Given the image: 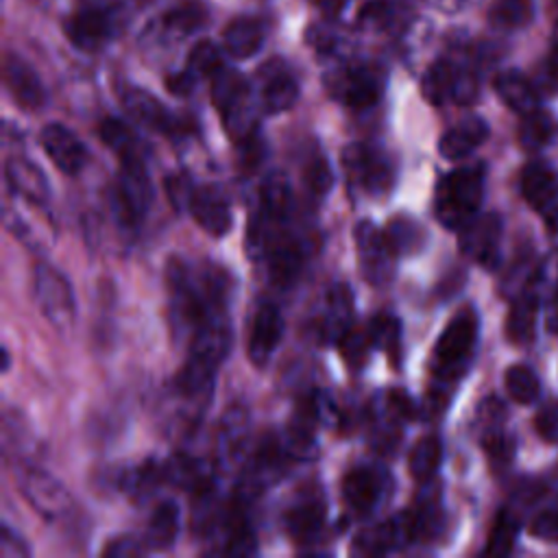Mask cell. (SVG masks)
Instances as JSON below:
<instances>
[{"instance_id":"3957f363","label":"cell","mask_w":558,"mask_h":558,"mask_svg":"<svg viewBox=\"0 0 558 558\" xmlns=\"http://www.w3.org/2000/svg\"><path fill=\"white\" fill-rule=\"evenodd\" d=\"M477 314L473 307L460 310L442 329L440 338L434 344L432 373L438 381V388L456 384L469 368L475 344H477Z\"/></svg>"},{"instance_id":"e575fe53","label":"cell","mask_w":558,"mask_h":558,"mask_svg":"<svg viewBox=\"0 0 558 558\" xmlns=\"http://www.w3.org/2000/svg\"><path fill=\"white\" fill-rule=\"evenodd\" d=\"M456 78H458V65H453L449 61L432 63L421 81L425 100H429L432 105H445V102L453 100Z\"/></svg>"},{"instance_id":"f35d334b","label":"cell","mask_w":558,"mask_h":558,"mask_svg":"<svg viewBox=\"0 0 558 558\" xmlns=\"http://www.w3.org/2000/svg\"><path fill=\"white\" fill-rule=\"evenodd\" d=\"M532 17H534L532 0H495L488 11L490 24L501 31L523 28L532 22Z\"/></svg>"},{"instance_id":"bcb514c9","label":"cell","mask_w":558,"mask_h":558,"mask_svg":"<svg viewBox=\"0 0 558 558\" xmlns=\"http://www.w3.org/2000/svg\"><path fill=\"white\" fill-rule=\"evenodd\" d=\"M185 70H190L196 78L214 76L218 70H222V54H220L218 46L207 39L198 41L187 54Z\"/></svg>"},{"instance_id":"e0dca14e","label":"cell","mask_w":558,"mask_h":558,"mask_svg":"<svg viewBox=\"0 0 558 558\" xmlns=\"http://www.w3.org/2000/svg\"><path fill=\"white\" fill-rule=\"evenodd\" d=\"M412 527L408 512L395 514L373 527L362 530L353 541V554L362 556H381L395 549H401L403 545L412 543Z\"/></svg>"},{"instance_id":"8fae6325","label":"cell","mask_w":558,"mask_h":558,"mask_svg":"<svg viewBox=\"0 0 558 558\" xmlns=\"http://www.w3.org/2000/svg\"><path fill=\"white\" fill-rule=\"evenodd\" d=\"M327 501L316 486L303 488L283 514V523L294 543H316L325 527Z\"/></svg>"},{"instance_id":"681fc988","label":"cell","mask_w":558,"mask_h":558,"mask_svg":"<svg viewBox=\"0 0 558 558\" xmlns=\"http://www.w3.org/2000/svg\"><path fill=\"white\" fill-rule=\"evenodd\" d=\"M194 183L187 174L183 172H177V174H170L166 177V194H168V201L170 205L177 209V211H185L190 209V201H192V194H194Z\"/></svg>"},{"instance_id":"680465c9","label":"cell","mask_w":558,"mask_h":558,"mask_svg":"<svg viewBox=\"0 0 558 558\" xmlns=\"http://www.w3.org/2000/svg\"><path fill=\"white\" fill-rule=\"evenodd\" d=\"M312 2H316L327 15H338L347 0H312Z\"/></svg>"},{"instance_id":"f5cc1de1","label":"cell","mask_w":558,"mask_h":558,"mask_svg":"<svg viewBox=\"0 0 558 558\" xmlns=\"http://www.w3.org/2000/svg\"><path fill=\"white\" fill-rule=\"evenodd\" d=\"M480 83L477 76L469 68H458V78H456V89H453V102L458 105H471L477 96Z\"/></svg>"},{"instance_id":"9f6ffc18","label":"cell","mask_w":558,"mask_h":558,"mask_svg":"<svg viewBox=\"0 0 558 558\" xmlns=\"http://www.w3.org/2000/svg\"><path fill=\"white\" fill-rule=\"evenodd\" d=\"M28 554H31V549L26 547V543L9 525H2L0 558H26Z\"/></svg>"},{"instance_id":"5b68a950","label":"cell","mask_w":558,"mask_h":558,"mask_svg":"<svg viewBox=\"0 0 558 558\" xmlns=\"http://www.w3.org/2000/svg\"><path fill=\"white\" fill-rule=\"evenodd\" d=\"M153 201L144 157L120 161V177L111 190V211L122 229H137Z\"/></svg>"},{"instance_id":"d4e9b609","label":"cell","mask_w":558,"mask_h":558,"mask_svg":"<svg viewBox=\"0 0 558 558\" xmlns=\"http://www.w3.org/2000/svg\"><path fill=\"white\" fill-rule=\"evenodd\" d=\"M259 76H262L259 102L266 113H283L296 102L299 83L281 63L266 65L259 72Z\"/></svg>"},{"instance_id":"4316f807","label":"cell","mask_w":558,"mask_h":558,"mask_svg":"<svg viewBox=\"0 0 558 558\" xmlns=\"http://www.w3.org/2000/svg\"><path fill=\"white\" fill-rule=\"evenodd\" d=\"M336 92L353 109L373 107L381 96V78L375 70L366 65L349 68L336 83Z\"/></svg>"},{"instance_id":"8d00e7d4","label":"cell","mask_w":558,"mask_h":558,"mask_svg":"<svg viewBox=\"0 0 558 558\" xmlns=\"http://www.w3.org/2000/svg\"><path fill=\"white\" fill-rule=\"evenodd\" d=\"M440 460H442V442L438 436L429 434L421 438L410 451V458H408L410 475L416 482H429L436 475Z\"/></svg>"},{"instance_id":"d6a6232c","label":"cell","mask_w":558,"mask_h":558,"mask_svg":"<svg viewBox=\"0 0 558 558\" xmlns=\"http://www.w3.org/2000/svg\"><path fill=\"white\" fill-rule=\"evenodd\" d=\"M179 534V506L170 499L161 501L148 523H146V532H144V543L148 549H168Z\"/></svg>"},{"instance_id":"7bdbcfd3","label":"cell","mask_w":558,"mask_h":558,"mask_svg":"<svg viewBox=\"0 0 558 558\" xmlns=\"http://www.w3.org/2000/svg\"><path fill=\"white\" fill-rule=\"evenodd\" d=\"M338 347H340V353H342L344 362H347L351 368H360V366L366 362L368 351L375 349L366 325H364V327L351 325V327L344 331V336L338 340Z\"/></svg>"},{"instance_id":"11a10c76","label":"cell","mask_w":558,"mask_h":558,"mask_svg":"<svg viewBox=\"0 0 558 558\" xmlns=\"http://www.w3.org/2000/svg\"><path fill=\"white\" fill-rule=\"evenodd\" d=\"M146 549H148V547H146L144 541H137L135 536L124 534V536L113 538V541L102 549V554H105V556H111V558H124V556H140V554H144Z\"/></svg>"},{"instance_id":"f1b7e54d","label":"cell","mask_w":558,"mask_h":558,"mask_svg":"<svg viewBox=\"0 0 558 558\" xmlns=\"http://www.w3.org/2000/svg\"><path fill=\"white\" fill-rule=\"evenodd\" d=\"M246 436H248V412L244 405L235 403L225 412L218 429L216 445H218V458L222 464H231L233 460L240 458Z\"/></svg>"},{"instance_id":"30bf717a","label":"cell","mask_w":558,"mask_h":558,"mask_svg":"<svg viewBox=\"0 0 558 558\" xmlns=\"http://www.w3.org/2000/svg\"><path fill=\"white\" fill-rule=\"evenodd\" d=\"M20 490L28 506L48 521H54L70 510V493L65 486L41 469L22 471Z\"/></svg>"},{"instance_id":"816d5d0a","label":"cell","mask_w":558,"mask_h":558,"mask_svg":"<svg viewBox=\"0 0 558 558\" xmlns=\"http://www.w3.org/2000/svg\"><path fill=\"white\" fill-rule=\"evenodd\" d=\"M530 534L534 538H541L547 543H558V508L541 510L530 521Z\"/></svg>"},{"instance_id":"9c48e42d","label":"cell","mask_w":558,"mask_h":558,"mask_svg":"<svg viewBox=\"0 0 558 558\" xmlns=\"http://www.w3.org/2000/svg\"><path fill=\"white\" fill-rule=\"evenodd\" d=\"M390 490V477L384 469L362 464L347 471L342 480V501L355 517L371 514L386 493Z\"/></svg>"},{"instance_id":"91938a15","label":"cell","mask_w":558,"mask_h":558,"mask_svg":"<svg viewBox=\"0 0 558 558\" xmlns=\"http://www.w3.org/2000/svg\"><path fill=\"white\" fill-rule=\"evenodd\" d=\"M547 325L551 331L558 333V292L554 294L551 303H549V314H547Z\"/></svg>"},{"instance_id":"c3c4849f","label":"cell","mask_w":558,"mask_h":558,"mask_svg":"<svg viewBox=\"0 0 558 558\" xmlns=\"http://www.w3.org/2000/svg\"><path fill=\"white\" fill-rule=\"evenodd\" d=\"M303 181L307 185V192L314 196H325L329 187L333 185V174L323 155H312L303 168Z\"/></svg>"},{"instance_id":"ee69618b","label":"cell","mask_w":558,"mask_h":558,"mask_svg":"<svg viewBox=\"0 0 558 558\" xmlns=\"http://www.w3.org/2000/svg\"><path fill=\"white\" fill-rule=\"evenodd\" d=\"M207 20V9L201 0H183L166 15V24L177 33H194Z\"/></svg>"},{"instance_id":"ba28073f","label":"cell","mask_w":558,"mask_h":558,"mask_svg":"<svg viewBox=\"0 0 558 558\" xmlns=\"http://www.w3.org/2000/svg\"><path fill=\"white\" fill-rule=\"evenodd\" d=\"M355 253H357V266L362 277L373 286H384L392 279L395 272V257L388 238L384 231H379L373 222L362 220L355 227Z\"/></svg>"},{"instance_id":"7a4b0ae2","label":"cell","mask_w":558,"mask_h":558,"mask_svg":"<svg viewBox=\"0 0 558 558\" xmlns=\"http://www.w3.org/2000/svg\"><path fill=\"white\" fill-rule=\"evenodd\" d=\"M484 181L486 170L482 163L456 168L438 181L434 214L445 229L460 231L480 214L484 201Z\"/></svg>"},{"instance_id":"4fadbf2b","label":"cell","mask_w":558,"mask_h":558,"mask_svg":"<svg viewBox=\"0 0 558 558\" xmlns=\"http://www.w3.org/2000/svg\"><path fill=\"white\" fill-rule=\"evenodd\" d=\"M288 460H290V453H288L283 440H279L275 436H266L257 445V449L251 456V462L244 471V477H242L244 499L266 490L272 482H277L283 475Z\"/></svg>"},{"instance_id":"ac0fdd59","label":"cell","mask_w":558,"mask_h":558,"mask_svg":"<svg viewBox=\"0 0 558 558\" xmlns=\"http://www.w3.org/2000/svg\"><path fill=\"white\" fill-rule=\"evenodd\" d=\"M283 318L275 303H262L253 316L248 333V360L255 366H266L281 340Z\"/></svg>"},{"instance_id":"7dc6e473","label":"cell","mask_w":558,"mask_h":558,"mask_svg":"<svg viewBox=\"0 0 558 558\" xmlns=\"http://www.w3.org/2000/svg\"><path fill=\"white\" fill-rule=\"evenodd\" d=\"M168 480L166 477V464H157L153 460L140 464L137 469H133L129 475H126V490H131L135 497L144 499L146 495H150L159 482Z\"/></svg>"},{"instance_id":"836d02e7","label":"cell","mask_w":558,"mask_h":558,"mask_svg":"<svg viewBox=\"0 0 558 558\" xmlns=\"http://www.w3.org/2000/svg\"><path fill=\"white\" fill-rule=\"evenodd\" d=\"M410 517V527H412V538L414 541H425L434 538L438 527L442 525V508H440V497L436 490H423L414 504V508L408 512Z\"/></svg>"},{"instance_id":"ab89813d","label":"cell","mask_w":558,"mask_h":558,"mask_svg":"<svg viewBox=\"0 0 558 558\" xmlns=\"http://www.w3.org/2000/svg\"><path fill=\"white\" fill-rule=\"evenodd\" d=\"M517 532H519L517 517L508 508L499 510V514L495 517L493 530L488 534V543L484 547V554L486 556H508L514 547Z\"/></svg>"},{"instance_id":"b9f144b4","label":"cell","mask_w":558,"mask_h":558,"mask_svg":"<svg viewBox=\"0 0 558 558\" xmlns=\"http://www.w3.org/2000/svg\"><path fill=\"white\" fill-rule=\"evenodd\" d=\"M506 390L508 395L517 401V403H532L536 401L538 392H541V386H538V377L536 373L525 366V364H512L508 371H506Z\"/></svg>"},{"instance_id":"f6af8a7d","label":"cell","mask_w":558,"mask_h":558,"mask_svg":"<svg viewBox=\"0 0 558 558\" xmlns=\"http://www.w3.org/2000/svg\"><path fill=\"white\" fill-rule=\"evenodd\" d=\"M368 333L373 340L375 349H381L390 353L392 357L399 351V340H401V323L392 314H379L375 316L368 325Z\"/></svg>"},{"instance_id":"94428289","label":"cell","mask_w":558,"mask_h":558,"mask_svg":"<svg viewBox=\"0 0 558 558\" xmlns=\"http://www.w3.org/2000/svg\"><path fill=\"white\" fill-rule=\"evenodd\" d=\"M9 364H11V360H9V349L2 347V371H4V373L9 371Z\"/></svg>"},{"instance_id":"f546056e","label":"cell","mask_w":558,"mask_h":558,"mask_svg":"<svg viewBox=\"0 0 558 558\" xmlns=\"http://www.w3.org/2000/svg\"><path fill=\"white\" fill-rule=\"evenodd\" d=\"M495 92L514 113H532L538 109L536 87L517 70H504L495 76Z\"/></svg>"},{"instance_id":"7c38bea8","label":"cell","mask_w":558,"mask_h":558,"mask_svg":"<svg viewBox=\"0 0 558 558\" xmlns=\"http://www.w3.org/2000/svg\"><path fill=\"white\" fill-rule=\"evenodd\" d=\"M229 347H231V327H229L227 312H216L203 318L192 329V344H190L187 360L209 371H216L218 364L227 357Z\"/></svg>"},{"instance_id":"277c9868","label":"cell","mask_w":558,"mask_h":558,"mask_svg":"<svg viewBox=\"0 0 558 558\" xmlns=\"http://www.w3.org/2000/svg\"><path fill=\"white\" fill-rule=\"evenodd\" d=\"M211 98L225 122L227 133L240 144L257 135L255 109L251 102V87L235 70H218L211 76Z\"/></svg>"},{"instance_id":"6da1fadb","label":"cell","mask_w":558,"mask_h":558,"mask_svg":"<svg viewBox=\"0 0 558 558\" xmlns=\"http://www.w3.org/2000/svg\"><path fill=\"white\" fill-rule=\"evenodd\" d=\"M166 288L170 314L179 329L196 327L203 318L225 312L229 296L227 272L218 266H201L192 270L181 259L166 264Z\"/></svg>"},{"instance_id":"6f0895ef","label":"cell","mask_w":558,"mask_h":558,"mask_svg":"<svg viewBox=\"0 0 558 558\" xmlns=\"http://www.w3.org/2000/svg\"><path fill=\"white\" fill-rule=\"evenodd\" d=\"M196 81H198V78H196L190 70H183V72H179V74H174V76L168 78V89H170L172 94L185 96V94H190V92L194 89Z\"/></svg>"},{"instance_id":"db71d44e","label":"cell","mask_w":558,"mask_h":558,"mask_svg":"<svg viewBox=\"0 0 558 558\" xmlns=\"http://www.w3.org/2000/svg\"><path fill=\"white\" fill-rule=\"evenodd\" d=\"M536 432L549 440V442H558V403H547L538 410L536 414Z\"/></svg>"},{"instance_id":"9a60e30c","label":"cell","mask_w":558,"mask_h":558,"mask_svg":"<svg viewBox=\"0 0 558 558\" xmlns=\"http://www.w3.org/2000/svg\"><path fill=\"white\" fill-rule=\"evenodd\" d=\"M192 218L201 225V229L214 238H220L231 227V203L227 192L216 183L196 185L190 209Z\"/></svg>"},{"instance_id":"d590c367","label":"cell","mask_w":558,"mask_h":558,"mask_svg":"<svg viewBox=\"0 0 558 558\" xmlns=\"http://www.w3.org/2000/svg\"><path fill=\"white\" fill-rule=\"evenodd\" d=\"M100 140L118 155L120 161L124 159H135V157H144L142 150V142L135 135V131L122 122L120 118H107L100 122Z\"/></svg>"},{"instance_id":"d6986e66","label":"cell","mask_w":558,"mask_h":558,"mask_svg":"<svg viewBox=\"0 0 558 558\" xmlns=\"http://www.w3.org/2000/svg\"><path fill=\"white\" fill-rule=\"evenodd\" d=\"M120 98H122V105L129 111V116L135 122H140L142 126L157 131V133H166V135L179 133L181 124L177 122V118L150 92H146L142 87H124Z\"/></svg>"},{"instance_id":"484cf974","label":"cell","mask_w":558,"mask_h":558,"mask_svg":"<svg viewBox=\"0 0 558 558\" xmlns=\"http://www.w3.org/2000/svg\"><path fill=\"white\" fill-rule=\"evenodd\" d=\"M488 133L490 129L484 118L480 116L464 118L456 126L442 133L438 142V153L449 161H458L462 157H469L475 148H480L486 142Z\"/></svg>"},{"instance_id":"5bb4252c","label":"cell","mask_w":558,"mask_h":558,"mask_svg":"<svg viewBox=\"0 0 558 558\" xmlns=\"http://www.w3.org/2000/svg\"><path fill=\"white\" fill-rule=\"evenodd\" d=\"M501 218L497 214H477L460 229V251L484 268H495L499 262Z\"/></svg>"},{"instance_id":"74e56055","label":"cell","mask_w":558,"mask_h":558,"mask_svg":"<svg viewBox=\"0 0 558 558\" xmlns=\"http://www.w3.org/2000/svg\"><path fill=\"white\" fill-rule=\"evenodd\" d=\"M386 238L392 246V251L399 255H410V253H416L421 246H423V240H425V231L423 227L408 218V216H397L388 222L386 227Z\"/></svg>"},{"instance_id":"60d3db41","label":"cell","mask_w":558,"mask_h":558,"mask_svg":"<svg viewBox=\"0 0 558 558\" xmlns=\"http://www.w3.org/2000/svg\"><path fill=\"white\" fill-rule=\"evenodd\" d=\"M517 135H519V144L525 150H538V148H543L551 140L554 122H551V118L545 111L534 109L532 113L523 116Z\"/></svg>"},{"instance_id":"f907efd6","label":"cell","mask_w":558,"mask_h":558,"mask_svg":"<svg viewBox=\"0 0 558 558\" xmlns=\"http://www.w3.org/2000/svg\"><path fill=\"white\" fill-rule=\"evenodd\" d=\"M484 449L493 462L504 464L512 458L514 442L508 438V434L501 427H493L484 432Z\"/></svg>"},{"instance_id":"4dcf8cb0","label":"cell","mask_w":558,"mask_h":558,"mask_svg":"<svg viewBox=\"0 0 558 558\" xmlns=\"http://www.w3.org/2000/svg\"><path fill=\"white\" fill-rule=\"evenodd\" d=\"M536 314H538V296L530 286H525L519 290V294L510 305L508 320H506L508 338L517 344L530 342L534 338Z\"/></svg>"},{"instance_id":"83f0119b","label":"cell","mask_w":558,"mask_h":558,"mask_svg":"<svg viewBox=\"0 0 558 558\" xmlns=\"http://www.w3.org/2000/svg\"><path fill=\"white\" fill-rule=\"evenodd\" d=\"M68 39L81 50H98L111 35V24L100 11H81L65 20Z\"/></svg>"},{"instance_id":"603a6c76","label":"cell","mask_w":558,"mask_h":558,"mask_svg":"<svg viewBox=\"0 0 558 558\" xmlns=\"http://www.w3.org/2000/svg\"><path fill=\"white\" fill-rule=\"evenodd\" d=\"M353 296L344 283H336L327 290L320 316H318V336L323 342H336L344 336V331L353 325Z\"/></svg>"},{"instance_id":"7402d4cb","label":"cell","mask_w":558,"mask_h":558,"mask_svg":"<svg viewBox=\"0 0 558 558\" xmlns=\"http://www.w3.org/2000/svg\"><path fill=\"white\" fill-rule=\"evenodd\" d=\"M4 179L17 196L33 205H46L50 198L46 174L39 166H35L22 155H11L4 159Z\"/></svg>"},{"instance_id":"44dd1931","label":"cell","mask_w":558,"mask_h":558,"mask_svg":"<svg viewBox=\"0 0 558 558\" xmlns=\"http://www.w3.org/2000/svg\"><path fill=\"white\" fill-rule=\"evenodd\" d=\"M4 85L11 92L13 100L24 109H39L46 102V89L37 72L17 54L4 57Z\"/></svg>"},{"instance_id":"ffe728a7","label":"cell","mask_w":558,"mask_h":558,"mask_svg":"<svg viewBox=\"0 0 558 558\" xmlns=\"http://www.w3.org/2000/svg\"><path fill=\"white\" fill-rule=\"evenodd\" d=\"M318 423H320V401L316 399V395H310L299 401V405L288 423V429H286L283 445H286L290 458L303 460L312 453V449L316 445Z\"/></svg>"},{"instance_id":"cb8c5ba5","label":"cell","mask_w":558,"mask_h":558,"mask_svg":"<svg viewBox=\"0 0 558 558\" xmlns=\"http://www.w3.org/2000/svg\"><path fill=\"white\" fill-rule=\"evenodd\" d=\"M519 187L525 203L536 211H547L558 201V174L545 161H530L521 170Z\"/></svg>"},{"instance_id":"1f68e13d","label":"cell","mask_w":558,"mask_h":558,"mask_svg":"<svg viewBox=\"0 0 558 558\" xmlns=\"http://www.w3.org/2000/svg\"><path fill=\"white\" fill-rule=\"evenodd\" d=\"M225 48L235 59H248L257 54L264 44L262 22L255 17H238L222 33Z\"/></svg>"},{"instance_id":"8992f818","label":"cell","mask_w":558,"mask_h":558,"mask_svg":"<svg viewBox=\"0 0 558 558\" xmlns=\"http://www.w3.org/2000/svg\"><path fill=\"white\" fill-rule=\"evenodd\" d=\"M342 168L353 187L364 194H384L395 181L392 159L373 144H351L342 150Z\"/></svg>"},{"instance_id":"52a82bcc","label":"cell","mask_w":558,"mask_h":558,"mask_svg":"<svg viewBox=\"0 0 558 558\" xmlns=\"http://www.w3.org/2000/svg\"><path fill=\"white\" fill-rule=\"evenodd\" d=\"M33 286H35V301L41 314L46 316V320L54 329L68 331L74 325V314H76L74 294L68 277L54 266L41 262L35 268Z\"/></svg>"},{"instance_id":"2e32d148","label":"cell","mask_w":558,"mask_h":558,"mask_svg":"<svg viewBox=\"0 0 558 558\" xmlns=\"http://www.w3.org/2000/svg\"><path fill=\"white\" fill-rule=\"evenodd\" d=\"M39 142H41V148L46 150V155L52 159V163L61 172L74 177L85 168L87 148L76 137V133L70 131L68 126H63L59 122L46 124L39 133Z\"/></svg>"}]
</instances>
